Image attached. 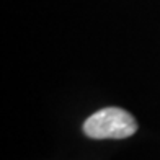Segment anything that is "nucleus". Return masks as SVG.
Segmentation results:
<instances>
[{
  "label": "nucleus",
  "instance_id": "nucleus-1",
  "mask_svg": "<svg viewBox=\"0 0 160 160\" xmlns=\"http://www.w3.org/2000/svg\"><path fill=\"white\" fill-rule=\"evenodd\" d=\"M136 131L137 121L134 116L116 106L98 110L83 122V132L92 139H124Z\"/></svg>",
  "mask_w": 160,
  "mask_h": 160
}]
</instances>
